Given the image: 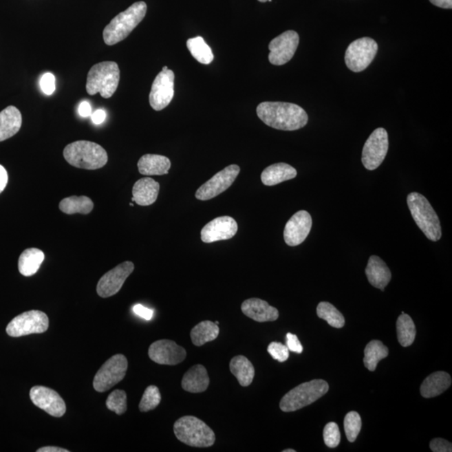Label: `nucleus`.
Masks as SVG:
<instances>
[{
	"mask_svg": "<svg viewBox=\"0 0 452 452\" xmlns=\"http://www.w3.org/2000/svg\"><path fill=\"white\" fill-rule=\"evenodd\" d=\"M133 311L135 314L141 316V318L145 320L149 321L153 319V311L152 309L142 306L141 304L135 305L133 308Z\"/></svg>",
	"mask_w": 452,
	"mask_h": 452,
	"instance_id": "obj_44",
	"label": "nucleus"
},
{
	"mask_svg": "<svg viewBox=\"0 0 452 452\" xmlns=\"http://www.w3.org/2000/svg\"><path fill=\"white\" fill-rule=\"evenodd\" d=\"M431 450L434 452H451L452 445L448 440L442 438H435L430 443Z\"/></svg>",
	"mask_w": 452,
	"mask_h": 452,
	"instance_id": "obj_42",
	"label": "nucleus"
},
{
	"mask_svg": "<svg viewBox=\"0 0 452 452\" xmlns=\"http://www.w3.org/2000/svg\"><path fill=\"white\" fill-rule=\"evenodd\" d=\"M432 5L442 8V9L451 10L452 8V0H430Z\"/></svg>",
	"mask_w": 452,
	"mask_h": 452,
	"instance_id": "obj_48",
	"label": "nucleus"
},
{
	"mask_svg": "<svg viewBox=\"0 0 452 452\" xmlns=\"http://www.w3.org/2000/svg\"><path fill=\"white\" fill-rule=\"evenodd\" d=\"M316 314L319 318L325 320L331 327L342 328L345 326V316L336 308L333 304L322 301L316 308Z\"/></svg>",
	"mask_w": 452,
	"mask_h": 452,
	"instance_id": "obj_35",
	"label": "nucleus"
},
{
	"mask_svg": "<svg viewBox=\"0 0 452 452\" xmlns=\"http://www.w3.org/2000/svg\"><path fill=\"white\" fill-rule=\"evenodd\" d=\"M59 208L67 215H88L94 210V204L87 196H71L61 200Z\"/></svg>",
	"mask_w": 452,
	"mask_h": 452,
	"instance_id": "obj_31",
	"label": "nucleus"
},
{
	"mask_svg": "<svg viewBox=\"0 0 452 452\" xmlns=\"http://www.w3.org/2000/svg\"><path fill=\"white\" fill-rule=\"evenodd\" d=\"M49 327V319L43 312L32 310L15 316L8 324L7 334L10 337H22L33 334H43Z\"/></svg>",
	"mask_w": 452,
	"mask_h": 452,
	"instance_id": "obj_10",
	"label": "nucleus"
},
{
	"mask_svg": "<svg viewBox=\"0 0 452 452\" xmlns=\"http://www.w3.org/2000/svg\"><path fill=\"white\" fill-rule=\"evenodd\" d=\"M312 226L310 214L306 211L297 212L286 224L284 241L289 246H299L308 237Z\"/></svg>",
	"mask_w": 452,
	"mask_h": 452,
	"instance_id": "obj_19",
	"label": "nucleus"
},
{
	"mask_svg": "<svg viewBox=\"0 0 452 452\" xmlns=\"http://www.w3.org/2000/svg\"><path fill=\"white\" fill-rule=\"evenodd\" d=\"M147 13L146 3H134L129 9L111 19L103 30V40L107 45L119 43L136 28Z\"/></svg>",
	"mask_w": 452,
	"mask_h": 452,
	"instance_id": "obj_2",
	"label": "nucleus"
},
{
	"mask_svg": "<svg viewBox=\"0 0 452 452\" xmlns=\"http://www.w3.org/2000/svg\"><path fill=\"white\" fill-rule=\"evenodd\" d=\"M241 311L248 318L259 323L273 322L279 318V312L270 306L268 301L250 299L243 301Z\"/></svg>",
	"mask_w": 452,
	"mask_h": 452,
	"instance_id": "obj_20",
	"label": "nucleus"
},
{
	"mask_svg": "<svg viewBox=\"0 0 452 452\" xmlns=\"http://www.w3.org/2000/svg\"><path fill=\"white\" fill-rule=\"evenodd\" d=\"M389 150V137L385 129H377L371 133L362 153V163L365 169L374 170L383 163Z\"/></svg>",
	"mask_w": 452,
	"mask_h": 452,
	"instance_id": "obj_11",
	"label": "nucleus"
},
{
	"mask_svg": "<svg viewBox=\"0 0 452 452\" xmlns=\"http://www.w3.org/2000/svg\"><path fill=\"white\" fill-rule=\"evenodd\" d=\"M45 260L43 251L37 248H29L23 251L19 258V270L21 275L32 277L36 274Z\"/></svg>",
	"mask_w": 452,
	"mask_h": 452,
	"instance_id": "obj_28",
	"label": "nucleus"
},
{
	"mask_svg": "<svg viewBox=\"0 0 452 452\" xmlns=\"http://www.w3.org/2000/svg\"><path fill=\"white\" fill-rule=\"evenodd\" d=\"M65 160L73 167L87 170L102 169L108 161L106 150L96 142L76 141L65 147Z\"/></svg>",
	"mask_w": 452,
	"mask_h": 452,
	"instance_id": "obj_3",
	"label": "nucleus"
},
{
	"mask_svg": "<svg viewBox=\"0 0 452 452\" xmlns=\"http://www.w3.org/2000/svg\"><path fill=\"white\" fill-rule=\"evenodd\" d=\"M239 172H241V169L238 165L231 164L228 166L222 171L216 173L206 183L201 185L197 189L195 198L202 201L215 198L216 196L222 194L233 184Z\"/></svg>",
	"mask_w": 452,
	"mask_h": 452,
	"instance_id": "obj_12",
	"label": "nucleus"
},
{
	"mask_svg": "<svg viewBox=\"0 0 452 452\" xmlns=\"http://www.w3.org/2000/svg\"><path fill=\"white\" fill-rule=\"evenodd\" d=\"M78 114L83 118L91 117L92 114L91 104L86 100L80 103L78 107Z\"/></svg>",
	"mask_w": 452,
	"mask_h": 452,
	"instance_id": "obj_46",
	"label": "nucleus"
},
{
	"mask_svg": "<svg viewBox=\"0 0 452 452\" xmlns=\"http://www.w3.org/2000/svg\"><path fill=\"white\" fill-rule=\"evenodd\" d=\"M161 402V394L160 389L155 385H150L145 389L144 396L142 397L139 409L142 412H148L158 407Z\"/></svg>",
	"mask_w": 452,
	"mask_h": 452,
	"instance_id": "obj_36",
	"label": "nucleus"
},
{
	"mask_svg": "<svg viewBox=\"0 0 452 452\" xmlns=\"http://www.w3.org/2000/svg\"><path fill=\"white\" fill-rule=\"evenodd\" d=\"M173 431L180 442L189 446L211 447L215 442L213 430L195 416L181 417L173 424Z\"/></svg>",
	"mask_w": 452,
	"mask_h": 452,
	"instance_id": "obj_5",
	"label": "nucleus"
},
{
	"mask_svg": "<svg viewBox=\"0 0 452 452\" xmlns=\"http://www.w3.org/2000/svg\"><path fill=\"white\" fill-rule=\"evenodd\" d=\"M30 397L34 405L52 416L61 417L67 411L64 400L52 389L44 386H34L30 389Z\"/></svg>",
	"mask_w": 452,
	"mask_h": 452,
	"instance_id": "obj_17",
	"label": "nucleus"
},
{
	"mask_svg": "<svg viewBox=\"0 0 452 452\" xmlns=\"http://www.w3.org/2000/svg\"><path fill=\"white\" fill-rule=\"evenodd\" d=\"M8 180H9V176H8L6 169L3 166L0 164V194L5 191V189L7 186Z\"/></svg>",
	"mask_w": 452,
	"mask_h": 452,
	"instance_id": "obj_47",
	"label": "nucleus"
},
{
	"mask_svg": "<svg viewBox=\"0 0 452 452\" xmlns=\"http://www.w3.org/2000/svg\"><path fill=\"white\" fill-rule=\"evenodd\" d=\"M451 385L449 374L438 371L429 376L420 386V394L424 398H433L445 392Z\"/></svg>",
	"mask_w": 452,
	"mask_h": 452,
	"instance_id": "obj_27",
	"label": "nucleus"
},
{
	"mask_svg": "<svg viewBox=\"0 0 452 452\" xmlns=\"http://www.w3.org/2000/svg\"><path fill=\"white\" fill-rule=\"evenodd\" d=\"M149 356L158 365H176L186 358V350L172 340H158L150 345Z\"/></svg>",
	"mask_w": 452,
	"mask_h": 452,
	"instance_id": "obj_16",
	"label": "nucleus"
},
{
	"mask_svg": "<svg viewBox=\"0 0 452 452\" xmlns=\"http://www.w3.org/2000/svg\"><path fill=\"white\" fill-rule=\"evenodd\" d=\"M181 385L187 392L195 394L206 391L210 385L206 369L201 365L193 366L184 374Z\"/></svg>",
	"mask_w": 452,
	"mask_h": 452,
	"instance_id": "obj_24",
	"label": "nucleus"
},
{
	"mask_svg": "<svg viewBox=\"0 0 452 452\" xmlns=\"http://www.w3.org/2000/svg\"><path fill=\"white\" fill-rule=\"evenodd\" d=\"M299 45V34L288 30L273 39L269 44V61L274 65H283L294 56Z\"/></svg>",
	"mask_w": 452,
	"mask_h": 452,
	"instance_id": "obj_14",
	"label": "nucleus"
},
{
	"mask_svg": "<svg viewBox=\"0 0 452 452\" xmlns=\"http://www.w3.org/2000/svg\"><path fill=\"white\" fill-rule=\"evenodd\" d=\"M107 114L105 111L99 109L94 111V114H92L91 118L92 122L96 125H102L104 121H105Z\"/></svg>",
	"mask_w": 452,
	"mask_h": 452,
	"instance_id": "obj_45",
	"label": "nucleus"
},
{
	"mask_svg": "<svg viewBox=\"0 0 452 452\" xmlns=\"http://www.w3.org/2000/svg\"><path fill=\"white\" fill-rule=\"evenodd\" d=\"M37 452H69V451L57 446H45L38 449Z\"/></svg>",
	"mask_w": 452,
	"mask_h": 452,
	"instance_id": "obj_49",
	"label": "nucleus"
},
{
	"mask_svg": "<svg viewBox=\"0 0 452 452\" xmlns=\"http://www.w3.org/2000/svg\"><path fill=\"white\" fill-rule=\"evenodd\" d=\"M160 189V184L152 177H142L133 185L132 200L138 206H151L156 202Z\"/></svg>",
	"mask_w": 452,
	"mask_h": 452,
	"instance_id": "obj_22",
	"label": "nucleus"
},
{
	"mask_svg": "<svg viewBox=\"0 0 452 452\" xmlns=\"http://www.w3.org/2000/svg\"><path fill=\"white\" fill-rule=\"evenodd\" d=\"M297 175V170L292 166L285 163L268 166L261 173V182L266 186H274L278 184L294 179Z\"/></svg>",
	"mask_w": 452,
	"mask_h": 452,
	"instance_id": "obj_26",
	"label": "nucleus"
},
{
	"mask_svg": "<svg viewBox=\"0 0 452 452\" xmlns=\"http://www.w3.org/2000/svg\"><path fill=\"white\" fill-rule=\"evenodd\" d=\"M283 452H296V451L293 449H287L284 450Z\"/></svg>",
	"mask_w": 452,
	"mask_h": 452,
	"instance_id": "obj_50",
	"label": "nucleus"
},
{
	"mask_svg": "<svg viewBox=\"0 0 452 452\" xmlns=\"http://www.w3.org/2000/svg\"><path fill=\"white\" fill-rule=\"evenodd\" d=\"M257 114L265 125L278 130H299L308 122V116L303 108L293 103H261L257 108Z\"/></svg>",
	"mask_w": 452,
	"mask_h": 452,
	"instance_id": "obj_1",
	"label": "nucleus"
},
{
	"mask_svg": "<svg viewBox=\"0 0 452 452\" xmlns=\"http://www.w3.org/2000/svg\"><path fill=\"white\" fill-rule=\"evenodd\" d=\"M215 323L216 324V325H218V324H219L218 321H216V322Z\"/></svg>",
	"mask_w": 452,
	"mask_h": 452,
	"instance_id": "obj_53",
	"label": "nucleus"
},
{
	"mask_svg": "<svg viewBox=\"0 0 452 452\" xmlns=\"http://www.w3.org/2000/svg\"><path fill=\"white\" fill-rule=\"evenodd\" d=\"M389 349L380 340H372L365 349L364 364L369 371L377 368L378 362L388 357Z\"/></svg>",
	"mask_w": 452,
	"mask_h": 452,
	"instance_id": "obj_32",
	"label": "nucleus"
},
{
	"mask_svg": "<svg viewBox=\"0 0 452 452\" xmlns=\"http://www.w3.org/2000/svg\"><path fill=\"white\" fill-rule=\"evenodd\" d=\"M407 204L416 225L431 241L442 238V226L438 214L430 202L420 193H411L407 197Z\"/></svg>",
	"mask_w": 452,
	"mask_h": 452,
	"instance_id": "obj_4",
	"label": "nucleus"
},
{
	"mask_svg": "<svg viewBox=\"0 0 452 452\" xmlns=\"http://www.w3.org/2000/svg\"><path fill=\"white\" fill-rule=\"evenodd\" d=\"M41 87L45 95L50 96L56 91V77L52 73H45L41 79Z\"/></svg>",
	"mask_w": 452,
	"mask_h": 452,
	"instance_id": "obj_41",
	"label": "nucleus"
},
{
	"mask_svg": "<svg viewBox=\"0 0 452 452\" xmlns=\"http://www.w3.org/2000/svg\"><path fill=\"white\" fill-rule=\"evenodd\" d=\"M186 45L189 52L200 63L208 65L214 61V54L202 37L189 39Z\"/></svg>",
	"mask_w": 452,
	"mask_h": 452,
	"instance_id": "obj_34",
	"label": "nucleus"
},
{
	"mask_svg": "<svg viewBox=\"0 0 452 452\" xmlns=\"http://www.w3.org/2000/svg\"><path fill=\"white\" fill-rule=\"evenodd\" d=\"M231 374L237 378L239 384L243 387H247L254 380L255 369L251 362L242 355H237L231 359L230 363Z\"/></svg>",
	"mask_w": 452,
	"mask_h": 452,
	"instance_id": "obj_29",
	"label": "nucleus"
},
{
	"mask_svg": "<svg viewBox=\"0 0 452 452\" xmlns=\"http://www.w3.org/2000/svg\"><path fill=\"white\" fill-rule=\"evenodd\" d=\"M219 327L211 321H203L192 328L191 337L193 345L203 346L218 338Z\"/></svg>",
	"mask_w": 452,
	"mask_h": 452,
	"instance_id": "obj_30",
	"label": "nucleus"
},
{
	"mask_svg": "<svg viewBox=\"0 0 452 452\" xmlns=\"http://www.w3.org/2000/svg\"><path fill=\"white\" fill-rule=\"evenodd\" d=\"M238 224L230 216H220L212 219L201 230V241L213 243L233 238L237 233Z\"/></svg>",
	"mask_w": 452,
	"mask_h": 452,
	"instance_id": "obj_18",
	"label": "nucleus"
},
{
	"mask_svg": "<svg viewBox=\"0 0 452 452\" xmlns=\"http://www.w3.org/2000/svg\"><path fill=\"white\" fill-rule=\"evenodd\" d=\"M258 1H260L261 3H266V2H268V0H258Z\"/></svg>",
	"mask_w": 452,
	"mask_h": 452,
	"instance_id": "obj_51",
	"label": "nucleus"
},
{
	"mask_svg": "<svg viewBox=\"0 0 452 452\" xmlns=\"http://www.w3.org/2000/svg\"><path fill=\"white\" fill-rule=\"evenodd\" d=\"M120 80L118 65L114 61L96 64L88 72L87 92L89 95L100 94L102 98H110L117 91Z\"/></svg>",
	"mask_w": 452,
	"mask_h": 452,
	"instance_id": "obj_6",
	"label": "nucleus"
},
{
	"mask_svg": "<svg viewBox=\"0 0 452 452\" xmlns=\"http://www.w3.org/2000/svg\"><path fill=\"white\" fill-rule=\"evenodd\" d=\"M343 424H345L347 439L349 440V442H354L361 431L362 420L360 416L356 411L347 413Z\"/></svg>",
	"mask_w": 452,
	"mask_h": 452,
	"instance_id": "obj_37",
	"label": "nucleus"
},
{
	"mask_svg": "<svg viewBox=\"0 0 452 452\" xmlns=\"http://www.w3.org/2000/svg\"><path fill=\"white\" fill-rule=\"evenodd\" d=\"M106 405L108 409L121 416L127 411V394L125 390L116 389L108 396Z\"/></svg>",
	"mask_w": 452,
	"mask_h": 452,
	"instance_id": "obj_38",
	"label": "nucleus"
},
{
	"mask_svg": "<svg viewBox=\"0 0 452 452\" xmlns=\"http://www.w3.org/2000/svg\"><path fill=\"white\" fill-rule=\"evenodd\" d=\"M133 270L134 264L132 261L122 262L104 274L96 286V292L103 299L117 294Z\"/></svg>",
	"mask_w": 452,
	"mask_h": 452,
	"instance_id": "obj_15",
	"label": "nucleus"
},
{
	"mask_svg": "<svg viewBox=\"0 0 452 452\" xmlns=\"http://www.w3.org/2000/svg\"><path fill=\"white\" fill-rule=\"evenodd\" d=\"M365 274L369 283L373 287L385 291L390 280H391V272L388 266L377 256H371L369 259L368 265L365 269Z\"/></svg>",
	"mask_w": 452,
	"mask_h": 452,
	"instance_id": "obj_21",
	"label": "nucleus"
},
{
	"mask_svg": "<svg viewBox=\"0 0 452 452\" xmlns=\"http://www.w3.org/2000/svg\"><path fill=\"white\" fill-rule=\"evenodd\" d=\"M169 69L168 67H164L163 69H162V71H166V69Z\"/></svg>",
	"mask_w": 452,
	"mask_h": 452,
	"instance_id": "obj_52",
	"label": "nucleus"
},
{
	"mask_svg": "<svg viewBox=\"0 0 452 452\" xmlns=\"http://www.w3.org/2000/svg\"><path fill=\"white\" fill-rule=\"evenodd\" d=\"M286 340H287V347L289 351L294 352L296 354L303 353V347L297 335L288 333L286 336Z\"/></svg>",
	"mask_w": 452,
	"mask_h": 452,
	"instance_id": "obj_43",
	"label": "nucleus"
},
{
	"mask_svg": "<svg viewBox=\"0 0 452 452\" xmlns=\"http://www.w3.org/2000/svg\"><path fill=\"white\" fill-rule=\"evenodd\" d=\"M398 341L401 346L409 347L415 341L416 330L414 322L407 314H401L396 323Z\"/></svg>",
	"mask_w": 452,
	"mask_h": 452,
	"instance_id": "obj_33",
	"label": "nucleus"
},
{
	"mask_svg": "<svg viewBox=\"0 0 452 452\" xmlns=\"http://www.w3.org/2000/svg\"><path fill=\"white\" fill-rule=\"evenodd\" d=\"M268 351L270 356L280 363L287 361L289 358V349L287 345H284L281 343H270Z\"/></svg>",
	"mask_w": 452,
	"mask_h": 452,
	"instance_id": "obj_40",
	"label": "nucleus"
},
{
	"mask_svg": "<svg viewBox=\"0 0 452 452\" xmlns=\"http://www.w3.org/2000/svg\"><path fill=\"white\" fill-rule=\"evenodd\" d=\"M330 389L327 382L314 380L297 386L283 397L280 409L284 412H292L308 407L323 397Z\"/></svg>",
	"mask_w": 452,
	"mask_h": 452,
	"instance_id": "obj_7",
	"label": "nucleus"
},
{
	"mask_svg": "<svg viewBox=\"0 0 452 452\" xmlns=\"http://www.w3.org/2000/svg\"><path fill=\"white\" fill-rule=\"evenodd\" d=\"M138 168L142 175H168L171 162L169 158L158 154H145L139 160Z\"/></svg>",
	"mask_w": 452,
	"mask_h": 452,
	"instance_id": "obj_23",
	"label": "nucleus"
},
{
	"mask_svg": "<svg viewBox=\"0 0 452 452\" xmlns=\"http://www.w3.org/2000/svg\"><path fill=\"white\" fill-rule=\"evenodd\" d=\"M175 96V73L171 69L162 71L156 76L149 94V103L153 109L161 111L171 103Z\"/></svg>",
	"mask_w": 452,
	"mask_h": 452,
	"instance_id": "obj_13",
	"label": "nucleus"
},
{
	"mask_svg": "<svg viewBox=\"0 0 452 452\" xmlns=\"http://www.w3.org/2000/svg\"><path fill=\"white\" fill-rule=\"evenodd\" d=\"M378 52L376 41L369 37L352 42L345 53V63L354 72H361L369 67Z\"/></svg>",
	"mask_w": 452,
	"mask_h": 452,
	"instance_id": "obj_9",
	"label": "nucleus"
},
{
	"mask_svg": "<svg viewBox=\"0 0 452 452\" xmlns=\"http://www.w3.org/2000/svg\"><path fill=\"white\" fill-rule=\"evenodd\" d=\"M127 366L129 363L125 355L116 354L108 359L96 374L94 380L96 391H107L122 381L126 376Z\"/></svg>",
	"mask_w": 452,
	"mask_h": 452,
	"instance_id": "obj_8",
	"label": "nucleus"
},
{
	"mask_svg": "<svg viewBox=\"0 0 452 452\" xmlns=\"http://www.w3.org/2000/svg\"><path fill=\"white\" fill-rule=\"evenodd\" d=\"M22 126V115L18 108L10 106L0 111V142L14 136Z\"/></svg>",
	"mask_w": 452,
	"mask_h": 452,
	"instance_id": "obj_25",
	"label": "nucleus"
},
{
	"mask_svg": "<svg viewBox=\"0 0 452 452\" xmlns=\"http://www.w3.org/2000/svg\"><path fill=\"white\" fill-rule=\"evenodd\" d=\"M323 440L327 447L335 448L339 445L341 434L337 424L330 422L326 424L323 430Z\"/></svg>",
	"mask_w": 452,
	"mask_h": 452,
	"instance_id": "obj_39",
	"label": "nucleus"
}]
</instances>
